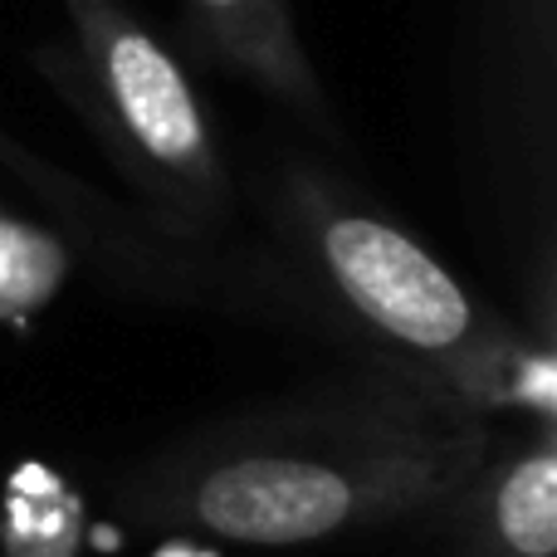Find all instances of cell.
I'll list each match as a JSON object with an SVG mask.
<instances>
[{
    "instance_id": "1",
    "label": "cell",
    "mask_w": 557,
    "mask_h": 557,
    "mask_svg": "<svg viewBox=\"0 0 557 557\" xmlns=\"http://www.w3.org/2000/svg\"><path fill=\"white\" fill-rule=\"evenodd\" d=\"M484 425L441 396L333 401L211 431L143 484V504L225 543L304 548L450 509L484 470Z\"/></svg>"
},
{
    "instance_id": "2",
    "label": "cell",
    "mask_w": 557,
    "mask_h": 557,
    "mask_svg": "<svg viewBox=\"0 0 557 557\" xmlns=\"http://www.w3.org/2000/svg\"><path fill=\"white\" fill-rule=\"evenodd\" d=\"M288 206L327 294L401 352L411 372L425 376L431 396L465 411L529 406L553 416V352L529 347L509 323L474 304L470 288L421 240L308 172L288 182Z\"/></svg>"
},
{
    "instance_id": "3",
    "label": "cell",
    "mask_w": 557,
    "mask_h": 557,
    "mask_svg": "<svg viewBox=\"0 0 557 557\" xmlns=\"http://www.w3.org/2000/svg\"><path fill=\"white\" fill-rule=\"evenodd\" d=\"M88 123L137 191L182 225H211L231 201L201 94L176 54L123 0H69Z\"/></svg>"
},
{
    "instance_id": "4",
    "label": "cell",
    "mask_w": 557,
    "mask_h": 557,
    "mask_svg": "<svg viewBox=\"0 0 557 557\" xmlns=\"http://www.w3.org/2000/svg\"><path fill=\"white\" fill-rule=\"evenodd\" d=\"M186 10H191L196 39L201 49H211V59L250 78L255 88L294 108L298 117L327 123L323 84L298 39L288 0H186Z\"/></svg>"
},
{
    "instance_id": "5",
    "label": "cell",
    "mask_w": 557,
    "mask_h": 557,
    "mask_svg": "<svg viewBox=\"0 0 557 557\" xmlns=\"http://www.w3.org/2000/svg\"><path fill=\"white\" fill-rule=\"evenodd\" d=\"M465 557H557V445L539 435L529 450L484 465L465 494Z\"/></svg>"
},
{
    "instance_id": "6",
    "label": "cell",
    "mask_w": 557,
    "mask_h": 557,
    "mask_svg": "<svg viewBox=\"0 0 557 557\" xmlns=\"http://www.w3.org/2000/svg\"><path fill=\"white\" fill-rule=\"evenodd\" d=\"M69 278V245L35 221L0 211V323H25L59 298Z\"/></svg>"
},
{
    "instance_id": "7",
    "label": "cell",
    "mask_w": 557,
    "mask_h": 557,
    "mask_svg": "<svg viewBox=\"0 0 557 557\" xmlns=\"http://www.w3.org/2000/svg\"><path fill=\"white\" fill-rule=\"evenodd\" d=\"M64 5H69V0H64Z\"/></svg>"
}]
</instances>
